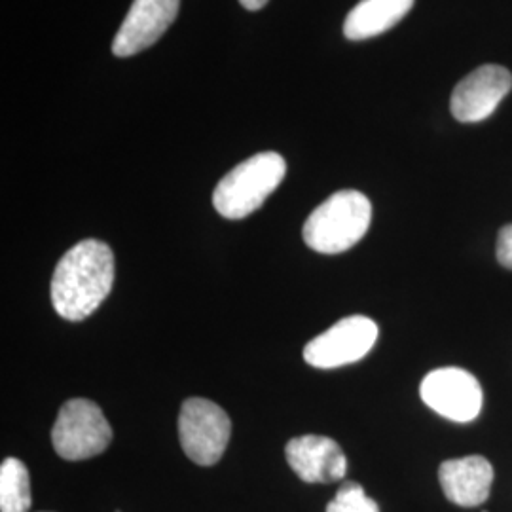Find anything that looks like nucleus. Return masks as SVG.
<instances>
[{
    "instance_id": "1",
    "label": "nucleus",
    "mask_w": 512,
    "mask_h": 512,
    "mask_svg": "<svg viewBox=\"0 0 512 512\" xmlns=\"http://www.w3.org/2000/svg\"><path fill=\"white\" fill-rule=\"evenodd\" d=\"M114 255L99 239H84L57 262L52 304L67 321H84L109 296L114 285Z\"/></svg>"
},
{
    "instance_id": "2",
    "label": "nucleus",
    "mask_w": 512,
    "mask_h": 512,
    "mask_svg": "<svg viewBox=\"0 0 512 512\" xmlns=\"http://www.w3.org/2000/svg\"><path fill=\"white\" fill-rule=\"evenodd\" d=\"M372 220V205L357 190L332 194L311 213L302 236L306 245L323 255H338L365 238Z\"/></svg>"
},
{
    "instance_id": "3",
    "label": "nucleus",
    "mask_w": 512,
    "mask_h": 512,
    "mask_svg": "<svg viewBox=\"0 0 512 512\" xmlns=\"http://www.w3.org/2000/svg\"><path fill=\"white\" fill-rule=\"evenodd\" d=\"M287 164L277 152H260L220 179L213 205L224 219H245L258 211L285 179Z\"/></svg>"
},
{
    "instance_id": "4",
    "label": "nucleus",
    "mask_w": 512,
    "mask_h": 512,
    "mask_svg": "<svg viewBox=\"0 0 512 512\" xmlns=\"http://www.w3.org/2000/svg\"><path fill=\"white\" fill-rule=\"evenodd\" d=\"M112 427L103 410L88 399H71L61 406L52 429V442L59 458L82 461L109 448Z\"/></svg>"
},
{
    "instance_id": "5",
    "label": "nucleus",
    "mask_w": 512,
    "mask_h": 512,
    "mask_svg": "<svg viewBox=\"0 0 512 512\" xmlns=\"http://www.w3.org/2000/svg\"><path fill=\"white\" fill-rule=\"evenodd\" d=\"M232 435V421L219 404L200 397L186 399L179 414V439L184 454L209 467L224 456Z\"/></svg>"
},
{
    "instance_id": "6",
    "label": "nucleus",
    "mask_w": 512,
    "mask_h": 512,
    "mask_svg": "<svg viewBox=\"0 0 512 512\" xmlns=\"http://www.w3.org/2000/svg\"><path fill=\"white\" fill-rule=\"evenodd\" d=\"M378 325L365 315L340 319L304 348V361L315 368H338L357 363L374 348Z\"/></svg>"
},
{
    "instance_id": "7",
    "label": "nucleus",
    "mask_w": 512,
    "mask_h": 512,
    "mask_svg": "<svg viewBox=\"0 0 512 512\" xmlns=\"http://www.w3.org/2000/svg\"><path fill=\"white\" fill-rule=\"evenodd\" d=\"M420 395L431 410L456 423L476 420L484 403L480 382L471 372L456 366L427 374L421 382Z\"/></svg>"
},
{
    "instance_id": "8",
    "label": "nucleus",
    "mask_w": 512,
    "mask_h": 512,
    "mask_svg": "<svg viewBox=\"0 0 512 512\" xmlns=\"http://www.w3.org/2000/svg\"><path fill=\"white\" fill-rule=\"evenodd\" d=\"M511 88L512 74L505 67L482 65L456 86L450 109L458 122H482L494 114Z\"/></svg>"
},
{
    "instance_id": "9",
    "label": "nucleus",
    "mask_w": 512,
    "mask_h": 512,
    "mask_svg": "<svg viewBox=\"0 0 512 512\" xmlns=\"http://www.w3.org/2000/svg\"><path fill=\"white\" fill-rule=\"evenodd\" d=\"M181 0H135L112 42V54L131 57L156 44L177 19Z\"/></svg>"
},
{
    "instance_id": "10",
    "label": "nucleus",
    "mask_w": 512,
    "mask_h": 512,
    "mask_svg": "<svg viewBox=\"0 0 512 512\" xmlns=\"http://www.w3.org/2000/svg\"><path fill=\"white\" fill-rule=\"evenodd\" d=\"M285 456L296 476L310 484L342 480L348 471V461L342 448L329 437H296L287 444Z\"/></svg>"
},
{
    "instance_id": "11",
    "label": "nucleus",
    "mask_w": 512,
    "mask_h": 512,
    "mask_svg": "<svg viewBox=\"0 0 512 512\" xmlns=\"http://www.w3.org/2000/svg\"><path fill=\"white\" fill-rule=\"evenodd\" d=\"M439 480L448 501L459 507H478L490 497L494 467L482 456L450 459L440 465Z\"/></svg>"
},
{
    "instance_id": "12",
    "label": "nucleus",
    "mask_w": 512,
    "mask_h": 512,
    "mask_svg": "<svg viewBox=\"0 0 512 512\" xmlns=\"http://www.w3.org/2000/svg\"><path fill=\"white\" fill-rule=\"evenodd\" d=\"M414 0H361L346 18L344 35L349 40L378 37L412 10Z\"/></svg>"
},
{
    "instance_id": "13",
    "label": "nucleus",
    "mask_w": 512,
    "mask_h": 512,
    "mask_svg": "<svg viewBox=\"0 0 512 512\" xmlns=\"http://www.w3.org/2000/svg\"><path fill=\"white\" fill-rule=\"evenodd\" d=\"M31 480L23 461L8 458L0 465V511L29 512Z\"/></svg>"
},
{
    "instance_id": "14",
    "label": "nucleus",
    "mask_w": 512,
    "mask_h": 512,
    "mask_svg": "<svg viewBox=\"0 0 512 512\" xmlns=\"http://www.w3.org/2000/svg\"><path fill=\"white\" fill-rule=\"evenodd\" d=\"M327 512H380V509L378 503L365 494L361 484L344 482L327 505Z\"/></svg>"
},
{
    "instance_id": "15",
    "label": "nucleus",
    "mask_w": 512,
    "mask_h": 512,
    "mask_svg": "<svg viewBox=\"0 0 512 512\" xmlns=\"http://www.w3.org/2000/svg\"><path fill=\"white\" fill-rule=\"evenodd\" d=\"M497 260L501 266L512 270V222L503 226L497 236Z\"/></svg>"
},
{
    "instance_id": "16",
    "label": "nucleus",
    "mask_w": 512,
    "mask_h": 512,
    "mask_svg": "<svg viewBox=\"0 0 512 512\" xmlns=\"http://www.w3.org/2000/svg\"><path fill=\"white\" fill-rule=\"evenodd\" d=\"M241 6L249 12H256V10H262L270 0H239Z\"/></svg>"
}]
</instances>
